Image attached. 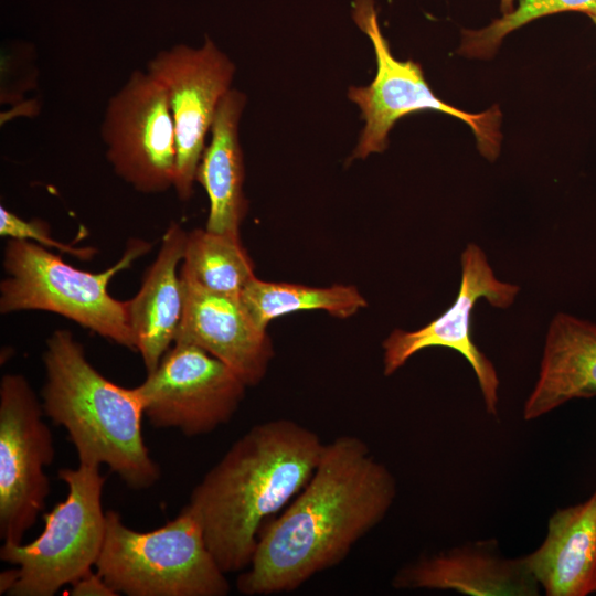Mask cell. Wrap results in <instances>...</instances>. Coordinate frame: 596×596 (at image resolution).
I'll list each match as a JSON object with an SVG mask.
<instances>
[{"instance_id": "6da1fadb", "label": "cell", "mask_w": 596, "mask_h": 596, "mask_svg": "<svg viewBox=\"0 0 596 596\" xmlns=\"http://www.w3.org/2000/svg\"><path fill=\"white\" fill-rule=\"evenodd\" d=\"M396 493L395 477L363 439L342 435L326 443L310 480L263 529L237 590L290 593L339 565L386 517Z\"/></svg>"}, {"instance_id": "7a4b0ae2", "label": "cell", "mask_w": 596, "mask_h": 596, "mask_svg": "<svg viewBox=\"0 0 596 596\" xmlns=\"http://www.w3.org/2000/svg\"><path fill=\"white\" fill-rule=\"evenodd\" d=\"M326 443L298 422L278 418L243 434L204 475L188 505L226 573L251 564L269 518L284 510L315 472Z\"/></svg>"}, {"instance_id": "3957f363", "label": "cell", "mask_w": 596, "mask_h": 596, "mask_svg": "<svg viewBox=\"0 0 596 596\" xmlns=\"http://www.w3.org/2000/svg\"><path fill=\"white\" fill-rule=\"evenodd\" d=\"M43 362L45 416L66 429L79 464H104L132 489L152 487L160 468L142 436L145 405L137 387L100 374L68 330L50 336Z\"/></svg>"}, {"instance_id": "277c9868", "label": "cell", "mask_w": 596, "mask_h": 596, "mask_svg": "<svg viewBox=\"0 0 596 596\" xmlns=\"http://www.w3.org/2000/svg\"><path fill=\"white\" fill-rule=\"evenodd\" d=\"M96 572L128 596H226L231 586L207 546L202 524L187 504L164 525L140 532L106 511Z\"/></svg>"}, {"instance_id": "5b68a950", "label": "cell", "mask_w": 596, "mask_h": 596, "mask_svg": "<svg viewBox=\"0 0 596 596\" xmlns=\"http://www.w3.org/2000/svg\"><path fill=\"white\" fill-rule=\"evenodd\" d=\"M150 247V243L132 238L115 265L91 273L68 265L36 243L10 238L3 255L7 277L0 284V311L2 315L21 310L54 312L136 350L126 302L109 295L108 284Z\"/></svg>"}, {"instance_id": "8992f818", "label": "cell", "mask_w": 596, "mask_h": 596, "mask_svg": "<svg viewBox=\"0 0 596 596\" xmlns=\"http://www.w3.org/2000/svg\"><path fill=\"white\" fill-rule=\"evenodd\" d=\"M66 498L43 514V532L32 542H3L0 558L11 565L14 583L7 595L53 596L92 571L106 528L102 496L105 477L97 465L63 468Z\"/></svg>"}, {"instance_id": "52a82bcc", "label": "cell", "mask_w": 596, "mask_h": 596, "mask_svg": "<svg viewBox=\"0 0 596 596\" xmlns=\"http://www.w3.org/2000/svg\"><path fill=\"white\" fill-rule=\"evenodd\" d=\"M352 18L373 45L376 73L368 86H351L348 91L349 99L359 107L364 120L350 160L383 152L396 121L426 110L460 119L472 130L480 153L490 161L498 157L502 136L501 111L497 106L481 113H467L438 98L418 63L393 56L380 29L374 0H352Z\"/></svg>"}, {"instance_id": "ba28073f", "label": "cell", "mask_w": 596, "mask_h": 596, "mask_svg": "<svg viewBox=\"0 0 596 596\" xmlns=\"http://www.w3.org/2000/svg\"><path fill=\"white\" fill-rule=\"evenodd\" d=\"M28 380L6 374L0 382V538L22 543L45 509L54 459L53 436Z\"/></svg>"}, {"instance_id": "9c48e42d", "label": "cell", "mask_w": 596, "mask_h": 596, "mask_svg": "<svg viewBox=\"0 0 596 596\" xmlns=\"http://www.w3.org/2000/svg\"><path fill=\"white\" fill-rule=\"evenodd\" d=\"M106 158L115 173L137 192L173 188L177 143L163 86L135 70L107 102L100 125Z\"/></svg>"}, {"instance_id": "30bf717a", "label": "cell", "mask_w": 596, "mask_h": 596, "mask_svg": "<svg viewBox=\"0 0 596 596\" xmlns=\"http://www.w3.org/2000/svg\"><path fill=\"white\" fill-rule=\"evenodd\" d=\"M146 71L166 89L177 143L173 189L181 201L193 194L196 170L217 107L232 88L236 66L206 36L200 47L177 44L159 51Z\"/></svg>"}, {"instance_id": "8fae6325", "label": "cell", "mask_w": 596, "mask_h": 596, "mask_svg": "<svg viewBox=\"0 0 596 596\" xmlns=\"http://www.w3.org/2000/svg\"><path fill=\"white\" fill-rule=\"evenodd\" d=\"M145 416L158 428L187 436L210 434L227 424L238 409L246 384L205 350L174 342L158 366L136 386Z\"/></svg>"}, {"instance_id": "7c38bea8", "label": "cell", "mask_w": 596, "mask_h": 596, "mask_svg": "<svg viewBox=\"0 0 596 596\" xmlns=\"http://www.w3.org/2000/svg\"><path fill=\"white\" fill-rule=\"evenodd\" d=\"M461 279L454 304L426 326L405 331L395 329L384 340L383 372L389 376L414 354L433 347H444L460 353L471 365L489 415L498 413L499 377L493 363L471 338V315L479 299L492 307L507 309L514 302L520 287L499 280L485 252L469 243L460 256Z\"/></svg>"}, {"instance_id": "4fadbf2b", "label": "cell", "mask_w": 596, "mask_h": 596, "mask_svg": "<svg viewBox=\"0 0 596 596\" xmlns=\"http://www.w3.org/2000/svg\"><path fill=\"white\" fill-rule=\"evenodd\" d=\"M181 279L184 305L174 342L205 350L226 364L246 386L257 385L274 354L266 329L251 319L240 299Z\"/></svg>"}, {"instance_id": "5bb4252c", "label": "cell", "mask_w": 596, "mask_h": 596, "mask_svg": "<svg viewBox=\"0 0 596 596\" xmlns=\"http://www.w3.org/2000/svg\"><path fill=\"white\" fill-rule=\"evenodd\" d=\"M392 585L472 596H535L541 589L524 557H503L494 539L422 556L400 568Z\"/></svg>"}, {"instance_id": "9a60e30c", "label": "cell", "mask_w": 596, "mask_h": 596, "mask_svg": "<svg viewBox=\"0 0 596 596\" xmlns=\"http://www.w3.org/2000/svg\"><path fill=\"white\" fill-rule=\"evenodd\" d=\"M188 233L175 222L166 230L156 259L137 295L126 302L127 320L147 373L152 372L174 343L184 305L178 266Z\"/></svg>"}, {"instance_id": "2e32d148", "label": "cell", "mask_w": 596, "mask_h": 596, "mask_svg": "<svg viewBox=\"0 0 596 596\" xmlns=\"http://www.w3.org/2000/svg\"><path fill=\"white\" fill-rule=\"evenodd\" d=\"M523 557L547 596L596 593V491L584 502L556 510L542 544Z\"/></svg>"}, {"instance_id": "e0dca14e", "label": "cell", "mask_w": 596, "mask_h": 596, "mask_svg": "<svg viewBox=\"0 0 596 596\" xmlns=\"http://www.w3.org/2000/svg\"><path fill=\"white\" fill-rule=\"evenodd\" d=\"M596 396V324L567 313L550 322L536 382L523 418H539L574 398Z\"/></svg>"}, {"instance_id": "ac0fdd59", "label": "cell", "mask_w": 596, "mask_h": 596, "mask_svg": "<svg viewBox=\"0 0 596 596\" xmlns=\"http://www.w3.org/2000/svg\"><path fill=\"white\" fill-rule=\"evenodd\" d=\"M245 105V94L235 88L222 98L196 170L195 182L204 188L210 202L205 227L210 232L240 235L247 212L244 156L238 136Z\"/></svg>"}, {"instance_id": "d6986e66", "label": "cell", "mask_w": 596, "mask_h": 596, "mask_svg": "<svg viewBox=\"0 0 596 596\" xmlns=\"http://www.w3.org/2000/svg\"><path fill=\"white\" fill-rule=\"evenodd\" d=\"M240 301L262 329L273 319L295 311L324 310L333 317L349 318L368 305L354 286L310 287L265 281L255 276L243 289Z\"/></svg>"}, {"instance_id": "ffe728a7", "label": "cell", "mask_w": 596, "mask_h": 596, "mask_svg": "<svg viewBox=\"0 0 596 596\" xmlns=\"http://www.w3.org/2000/svg\"><path fill=\"white\" fill-rule=\"evenodd\" d=\"M180 276L209 291L240 299L255 275L240 235L196 228L188 233Z\"/></svg>"}, {"instance_id": "44dd1931", "label": "cell", "mask_w": 596, "mask_h": 596, "mask_svg": "<svg viewBox=\"0 0 596 596\" xmlns=\"http://www.w3.org/2000/svg\"><path fill=\"white\" fill-rule=\"evenodd\" d=\"M567 11L582 12L590 18L596 15V0H519L517 8L488 26L464 31L458 52L468 57L489 58L507 34L535 19Z\"/></svg>"}, {"instance_id": "7402d4cb", "label": "cell", "mask_w": 596, "mask_h": 596, "mask_svg": "<svg viewBox=\"0 0 596 596\" xmlns=\"http://www.w3.org/2000/svg\"><path fill=\"white\" fill-rule=\"evenodd\" d=\"M0 235L15 240H26L36 243L45 248H54L64 254L72 255L78 259H91L96 254L93 247H75L54 240L50 233V227L41 220L26 221L0 206Z\"/></svg>"}, {"instance_id": "603a6c76", "label": "cell", "mask_w": 596, "mask_h": 596, "mask_svg": "<svg viewBox=\"0 0 596 596\" xmlns=\"http://www.w3.org/2000/svg\"><path fill=\"white\" fill-rule=\"evenodd\" d=\"M73 596H118L97 572H88L72 584Z\"/></svg>"}, {"instance_id": "cb8c5ba5", "label": "cell", "mask_w": 596, "mask_h": 596, "mask_svg": "<svg viewBox=\"0 0 596 596\" xmlns=\"http://www.w3.org/2000/svg\"><path fill=\"white\" fill-rule=\"evenodd\" d=\"M513 2L514 0H501V11L503 14H507L514 9Z\"/></svg>"}, {"instance_id": "d4e9b609", "label": "cell", "mask_w": 596, "mask_h": 596, "mask_svg": "<svg viewBox=\"0 0 596 596\" xmlns=\"http://www.w3.org/2000/svg\"><path fill=\"white\" fill-rule=\"evenodd\" d=\"M590 20L594 22V24L596 25V15H593L590 17Z\"/></svg>"}]
</instances>
